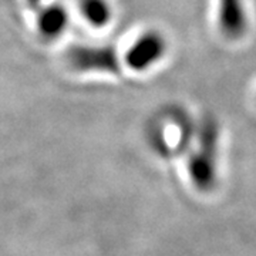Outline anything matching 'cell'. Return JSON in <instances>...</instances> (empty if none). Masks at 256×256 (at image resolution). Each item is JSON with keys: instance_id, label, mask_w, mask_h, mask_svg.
I'll list each match as a JSON object with an SVG mask.
<instances>
[{"instance_id": "6da1fadb", "label": "cell", "mask_w": 256, "mask_h": 256, "mask_svg": "<svg viewBox=\"0 0 256 256\" xmlns=\"http://www.w3.org/2000/svg\"><path fill=\"white\" fill-rule=\"evenodd\" d=\"M66 58L74 70L82 73L118 74L121 72L120 57L112 46L77 44L67 52Z\"/></svg>"}, {"instance_id": "7a4b0ae2", "label": "cell", "mask_w": 256, "mask_h": 256, "mask_svg": "<svg viewBox=\"0 0 256 256\" xmlns=\"http://www.w3.org/2000/svg\"><path fill=\"white\" fill-rule=\"evenodd\" d=\"M166 48L165 37L156 30H148L130 46L124 56V63L132 72H146L164 57Z\"/></svg>"}, {"instance_id": "3957f363", "label": "cell", "mask_w": 256, "mask_h": 256, "mask_svg": "<svg viewBox=\"0 0 256 256\" xmlns=\"http://www.w3.org/2000/svg\"><path fill=\"white\" fill-rule=\"evenodd\" d=\"M218 26L229 40H238L246 33L248 14L244 0H218Z\"/></svg>"}, {"instance_id": "277c9868", "label": "cell", "mask_w": 256, "mask_h": 256, "mask_svg": "<svg viewBox=\"0 0 256 256\" xmlns=\"http://www.w3.org/2000/svg\"><path fill=\"white\" fill-rule=\"evenodd\" d=\"M70 16L63 4L53 3L40 9L37 13L36 26L38 33L44 38L54 40L60 37L68 28Z\"/></svg>"}, {"instance_id": "5b68a950", "label": "cell", "mask_w": 256, "mask_h": 256, "mask_svg": "<svg viewBox=\"0 0 256 256\" xmlns=\"http://www.w3.org/2000/svg\"><path fill=\"white\" fill-rule=\"evenodd\" d=\"M78 9L87 24L94 28H106L112 18V8L108 0H80Z\"/></svg>"}, {"instance_id": "8992f818", "label": "cell", "mask_w": 256, "mask_h": 256, "mask_svg": "<svg viewBox=\"0 0 256 256\" xmlns=\"http://www.w3.org/2000/svg\"><path fill=\"white\" fill-rule=\"evenodd\" d=\"M26 2L30 4V8H33V9H37L40 6V3H42V0H26Z\"/></svg>"}]
</instances>
